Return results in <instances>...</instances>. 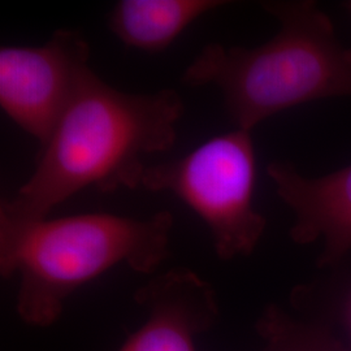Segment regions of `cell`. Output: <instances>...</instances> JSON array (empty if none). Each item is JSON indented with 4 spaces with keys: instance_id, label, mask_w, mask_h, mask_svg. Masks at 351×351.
Here are the masks:
<instances>
[{
    "instance_id": "obj_1",
    "label": "cell",
    "mask_w": 351,
    "mask_h": 351,
    "mask_svg": "<svg viewBox=\"0 0 351 351\" xmlns=\"http://www.w3.org/2000/svg\"><path fill=\"white\" fill-rule=\"evenodd\" d=\"M182 113L184 101L172 88L130 94L90 71L38 151L33 173L1 201L0 215L39 220L86 188L114 193L142 186L149 167L143 156L175 145Z\"/></svg>"
},
{
    "instance_id": "obj_2",
    "label": "cell",
    "mask_w": 351,
    "mask_h": 351,
    "mask_svg": "<svg viewBox=\"0 0 351 351\" xmlns=\"http://www.w3.org/2000/svg\"><path fill=\"white\" fill-rule=\"evenodd\" d=\"M173 216L91 213L20 220L0 215V275L20 278L16 313L49 328L78 289L120 264L150 275L169 254Z\"/></svg>"
},
{
    "instance_id": "obj_3",
    "label": "cell",
    "mask_w": 351,
    "mask_h": 351,
    "mask_svg": "<svg viewBox=\"0 0 351 351\" xmlns=\"http://www.w3.org/2000/svg\"><path fill=\"white\" fill-rule=\"evenodd\" d=\"M262 7L280 24L275 37L251 49L207 45L182 82L220 88L233 124L247 132L304 103L351 97V47L339 42L329 16L311 0Z\"/></svg>"
},
{
    "instance_id": "obj_4",
    "label": "cell",
    "mask_w": 351,
    "mask_h": 351,
    "mask_svg": "<svg viewBox=\"0 0 351 351\" xmlns=\"http://www.w3.org/2000/svg\"><path fill=\"white\" fill-rule=\"evenodd\" d=\"M142 186L171 193L197 213L223 261L249 255L263 236L267 221L254 207L256 156L251 132L236 128L181 158L149 165Z\"/></svg>"
},
{
    "instance_id": "obj_5",
    "label": "cell",
    "mask_w": 351,
    "mask_h": 351,
    "mask_svg": "<svg viewBox=\"0 0 351 351\" xmlns=\"http://www.w3.org/2000/svg\"><path fill=\"white\" fill-rule=\"evenodd\" d=\"M90 47L77 30L59 29L42 46L0 49V106L39 149L93 71Z\"/></svg>"
},
{
    "instance_id": "obj_6",
    "label": "cell",
    "mask_w": 351,
    "mask_h": 351,
    "mask_svg": "<svg viewBox=\"0 0 351 351\" xmlns=\"http://www.w3.org/2000/svg\"><path fill=\"white\" fill-rule=\"evenodd\" d=\"M134 301L146 322L117 351H197L195 339L219 315L213 287L182 267L151 277L136 290Z\"/></svg>"
},
{
    "instance_id": "obj_7",
    "label": "cell",
    "mask_w": 351,
    "mask_h": 351,
    "mask_svg": "<svg viewBox=\"0 0 351 351\" xmlns=\"http://www.w3.org/2000/svg\"><path fill=\"white\" fill-rule=\"evenodd\" d=\"M267 172L278 198L294 213L291 239L298 243L324 239L323 264L350 250L351 165L320 177H306L293 164L272 162Z\"/></svg>"
},
{
    "instance_id": "obj_8",
    "label": "cell",
    "mask_w": 351,
    "mask_h": 351,
    "mask_svg": "<svg viewBox=\"0 0 351 351\" xmlns=\"http://www.w3.org/2000/svg\"><path fill=\"white\" fill-rule=\"evenodd\" d=\"M221 0H120L108 27L128 47L162 52L204 13L226 5Z\"/></svg>"
},
{
    "instance_id": "obj_9",
    "label": "cell",
    "mask_w": 351,
    "mask_h": 351,
    "mask_svg": "<svg viewBox=\"0 0 351 351\" xmlns=\"http://www.w3.org/2000/svg\"><path fill=\"white\" fill-rule=\"evenodd\" d=\"M345 7H346V10L349 11V13L351 14V1H348V3H345Z\"/></svg>"
},
{
    "instance_id": "obj_10",
    "label": "cell",
    "mask_w": 351,
    "mask_h": 351,
    "mask_svg": "<svg viewBox=\"0 0 351 351\" xmlns=\"http://www.w3.org/2000/svg\"><path fill=\"white\" fill-rule=\"evenodd\" d=\"M349 314H350V317H351V294H350V301H349Z\"/></svg>"
}]
</instances>
